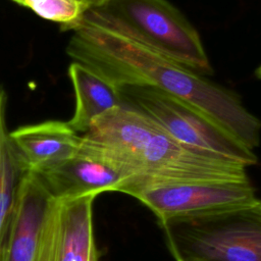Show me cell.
Wrapping results in <instances>:
<instances>
[{"instance_id":"1","label":"cell","mask_w":261,"mask_h":261,"mask_svg":"<svg viewBox=\"0 0 261 261\" xmlns=\"http://www.w3.org/2000/svg\"><path fill=\"white\" fill-rule=\"evenodd\" d=\"M69 31L67 55L118 90H159L191 104L249 149L259 146L261 122L237 94L161 53L105 7L89 8Z\"/></svg>"},{"instance_id":"2","label":"cell","mask_w":261,"mask_h":261,"mask_svg":"<svg viewBox=\"0 0 261 261\" xmlns=\"http://www.w3.org/2000/svg\"><path fill=\"white\" fill-rule=\"evenodd\" d=\"M81 148L127 176L123 194L145 186L249 179L245 165L180 144L124 104L95 118L82 135Z\"/></svg>"},{"instance_id":"3","label":"cell","mask_w":261,"mask_h":261,"mask_svg":"<svg viewBox=\"0 0 261 261\" xmlns=\"http://www.w3.org/2000/svg\"><path fill=\"white\" fill-rule=\"evenodd\" d=\"M158 223L175 261H261V199Z\"/></svg>"},{"instance_id":"4","label":"cell","mask_w":261,"mask_h":261,"mask_svg":"<svg viewBox=\"0 0 261 261\" xmlns=\"http://www.w3.org/2000/svg\"><path fill=\"white\" fill-rule=\"evenodd\" d=\"M122 104L149 116L174 140L246 167L257 164L255 152L191 104L149 87L119 89Z\"/></svg>"},{"instance_id":"5","label":"cell","mask_w":261,"mask_h":261,"mask_svg":"<svg viewBox=\"0 0 261 261\" xmlns=\"http://www.w3.org/2000/svg\"><path fill=\"white\" fill-rule=\"evenodd\" d=\"M149 45L207 76L214 73L197 30L166 0H109L102 5Z\"/></svg>"},{"instance_id":"6","label":"cell","mask_w":261,"mask_h":261,"mask_svg":"<svg viewBox=\"0 0 261 261\" xmlns=\"http://www.w3.org/2000/svg\"><path fill=\"white\" fill-rule=\"evenodd\" d=\"M125 194L149 208L158 222L242 207L259 199L250 179L145 186Z\"/></svg>"},{"instance_id":"7","label":"cell","mask_w":261,"mask_h":261,"mask_svg":"<svg viewBox=\"0 0 261 261\" xmlns=\"http://www.w3.org/2000/svg\"><path fill=\"white\" fill-rule=\"evenodd\" d=\"M53 200L37 173H23L0 240V261H35L43 224Z\"/></svg>"},{"instance_id":"8","label":"cell","mask_w":261,"mask_h":261,"mask_svg":"<svg viewBox=\"0 0 261 261\" xmlns=\"http://www.w3.org/2000/svg\"><path fill=\"white\" fill-rule=\"evenodd\" d=\"M95 198L53 200L44 222L49 261H99L93 226Z\"/></svg>"},{"instance_id":"9","label":"cell","mask_w":261,"mask_h":261,"mask_svg":"<svg viewBox=\"0 0 261 261\" xmlns=\"http://www.w3.org/2000/svg\"><path fill=\"white\" fill-rule=\"evenodd\" d=\"M35 173L52 197L59 200L120 192L128 179L121 171L84 151L81 146L71 158Z\"/></svg>"},{"instance_id":"10","label":"cell","mask_w":261,"mask_h":261,"mask_svg":"<svg viewBox=\"0 0 261 261\" xmlns=\"http://www.w3.org/2000/svg\"><path fill=\"white\" fill-rule=\"evenodd\" d=\"M10 138L24 171L40 172L76 154L82 135L67 121L46 120L22 125L10 132Z\"/></svg>"},{"instance_id":"11","label":"cell","mask_w":261,"mask_h":261,"mask_svg":"<svg viewBox=\"0 0 261 261\" xmlns=\"http://www.w3.org/2000/svg\"><path fill=\"white\" fill-rule=\"evenodd\" d=\"M67 73L75 97L73 115L67 123L77 134H85L95 118L122 105L119 90L85 65L72 61Z\"/></svg>"},{"instance_id":"12","label":"cell","mask_w":261,"mask_h":261,"mask_svg":"<svg viewBox=\"0 0 261 261\" xmlns=\"http://www.w3.org/2000/svg\"><path fill=\"white\" fill-rule=\"evenodd\" d=\"M7 96L0 86V240L10 218L23 173L6 120Z\"/></svg>"},{"instance_id":"13","label":"cell","mask_w":261,"mask_h":261,"mask_svg":"<svg viewBox=\"0 0 261 261\" xmlns=\"http://www.w3.org/2000/svg\"><path fill=\"white\" fill-rule=\"evenodd\" d=\"M31 9L40 17L60 23L62 30L69 31L89 9L79 0H12Z\"/></svg>"},{"instance_id":"14","label":"cell","mask_w":261,"mask_h":261,"mask_svg":"<svg viewBox=\"0 0 261 261\" xmlns=\"http://www.w3.org/2000/svg\"><path fill=\"white\" fill-rule=\"evenodd\" d=\"M35 261H49V241H48V237L45 231L44 225L42 228L41 238H40Z\"/></svg>"},{"instance_id":"15","label":"cell","mask_w":261,"mask_h":261,"mask_svg":"<svg viewBox=\"0 0 261 261\" xmlns=\"http://www.w3.org/2000/svg\"><path fill=\"white\" fill-rule=\"evenodd\" d=\"M82 3H84L88 8L91 7H98L100 4V0H79Z\"/></svg>"},{"instance_id":"16","label":"cell","mask_w":261,"mask_h":261,"mask_svg":"<svg viewBox=\"0 0 261 261\" xmlns=\"http://www.w3.org/2000/svg\"><path fill=\"white\" fill-rule=\"evenodd\" d=\"M256 76H257L259 80H261V65L256 69Z\"/></svg>"},{"instance_id":"17","label":"cell","mask_w":261,"mask_h":261,"mask_svg":"<svg viewBox=\"0 0 261 261\" xmlns=\"http://www.w3.org/2000/svg\"><path fill=\"white\" fill-rule=\"evenodd\" d=\"M109 0H100V4H99V6H102V5H104L105 3H107Z\"/></svg>"}]
</instances>
